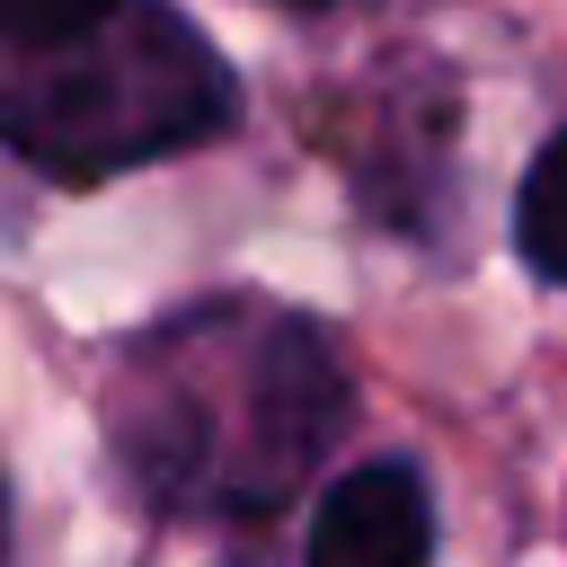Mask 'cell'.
Listing matches in <instances>:
<instances>
[{
  "label": "cell",
  "mask_w": 567,
  "mask_h": 567,
  "mask_svg": "<svg viewBox=\"0 0 567 567\" xmlns=\"http://www.w3.org/2000/svg\"><path fill=\"white\" fill-rule=\"evenodd\" d=\"M239 115L230 62L168 9L115 0L71 35L0 44V142L53 177H106L213 142Z\"/></svg>",
  "instance_id": "cell-2"
},
{
  "label": "cell",
  "mask_w": 567,
  "mask_h": 567,
  "mask_svg": "<svg viewBox=\"0 0 567 567\" xmlns=\"http://www.w3.org/2000/svg\"><path fill=\"white\" fill-rule=\"evenodd\" d=\"M301 9H319V0H301Z\"/></svg>",
  "instance_id": "cell-6"
},
{
  "label": "cell",
  "mask_w": 567,
  "mask_h": 567,
  "mask_svg": "<svg viewBox=\"0 0 567 567\" xmlns=\"http://www.w3.org/2000/svg\"><path fill=\"white\" fill-rule=\"evenodd\" d=\"M514 239H523V266L567 284V133L532 159L523 177V204H514Z\"/></svg>",
  "instance_id": "cell-4"
},
{
  "label": "cell",
  "mask_w": 567,
  "mask_h": 567,
  "mask_svg": "<svg viewBox=\"0 0 567 567\" xmlns=\"http://www.w3.org/2000/svg\"><path fill=\"white\" fill-rule=\"evenodd\" d=\"M97 9H115V0H0V44H35V35H71V27H89Z\"/></svg>",
  "instance_id": "cell-5"
},
{
  "label": "cell",
  "mask_w": 567,
  "mask_h": 567,
  "mask_svg": "<svg viewBox=\"0 0 567 567\" xmlns=\"http://www.w3.org/2000/svg\"><path fill=\"white\" fill-rule=\"evenodd\" d=\"M346 416V381L301 319L195 310L186 328L133 346L124 461L177 496L266 505L284 496Z\"/></svg>",
  "instance_id": "cell-1"
},
{
  "label": "cell",
  "mask_w": 567,
  "mask_h": 567,
  "mask_svg": "<svg viewBox=\"0 0 567 567\" xmlns=\"http://www.w3.org/2000/svg\"><path fill=\"white\" fill-rule=\"evenodd\" d=\"M434 558V505L408 461L346 470L310 514V567H425Z\"/></svg>",
  "instance_id": "cell-3"
}]
</instances>
